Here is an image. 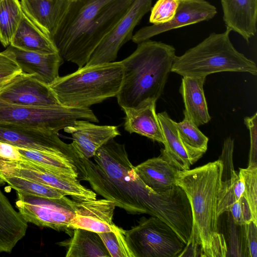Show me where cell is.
Returning a JSON list of instances; mask_svg holds the SVG:
<instances>
[{
  "label": "cell",
  "mask_w": 257,
  "mask_h": 257,
  "mask_svg": "<svg viewBox=\"0 0 257 257\" xmlns=\"http://www.w3.org/2000/svg\"><path fill=\"white\" fill-rule=\"evenodd\" d=\"M135 0H69L51 37L63 60L85 66Z\"/></svg>",
  "instance_id": "6da1fadb"
},
{
  "label": "cell",
  "mask_w": 257,
  "mask_h": 257,
  "mask_svg": "<svg viewBox=\"0 0 257 257\" xmlns=\"http://www.w3.org/2000/svg\"><path fill=\"white\" fill-rule=\"evenodd\" d=\"M223 162L218 160L193 169L179 171L176 184L186 193L192 214V229L187 244L205 257L225 256L223 235L218 228V203L222 185Z\"/></svg>",
  "instance_id": "7a4b0ae2"
},
{
  "label": "cell",
  "mask_w": 257,
  "mask_h": 257,
  "mask_svg": "<svg viewBox=\"0 0 257 257\" xmlns=\"http://www.w3.org/2000/svg\"><path fill=\"white\" fill-rule=\"evenodd\" d=\"M90 159H81L87 181L104 198L127 212L146 214L145 205L151 189L142 181L128 157L124 144L112 139Z\"/></svg>",
  "instance_id": "3957f363"
},
{
  "label": "cell",
  "mask_w": 257,
  "mask_h": 257,
  "mask_svg": "<svg viewBox=\"0 0 257 257\" xmlns=\"http://www.w3.org/2000/svg\"><path fill=\"white\" fill-rule=\"evenodd\" d=\"M175 52L172 45L149 39L139 43L136 50L121 61L123 77L116 97L121 108L160 97L171 72Z\"/></svg>",
  "instance_id": "277c9868"
},
{
  "label": "cell",
  "mask_w": 257,
  "mask_h": 257,
  "mask_svg": "<svg viewBox=\"0 0 257 257\" xmlns=\"http://www.w3.org/2000/svg\"><path fill=\"white\" fill-rule=\"evenodd\" d=\"M121 61L85 65L76 71L59 76L49 85L59 103L76 108H89L116 97L121 85Z\"/></svg>",
  "instance_id": "5b68a950"
},
{
  "label": "cell",
  "mask_w": 257,
  "mask_h": 257,
  "mask_svg": "<svg viewBox=\"0 0 257 257\" xmlns=\"http://www.w3.org/2000/svg\"><path fill=\"white\" fill-rule=\"evenodd\" d=\"M231 31L211 33L183 55L176 56L171 71L182 76L206 77L220 72L257 74L254 61L238 52L230 39Z\"/></svg>",
  "instance_id": "8992f818"
},
{
  "label": "cell",
  "mask_w": 257,
  "mask_h": 257,
  "mask_svg": "<svg viewBox=\"0 0 257 257\" xmlns=\"http://www.w3.org/2000/svg\"><path fill=\"white\" fill-rule=\"evenodd\" d=\"M77 119L99 122L90 108L71 107L61 104L18 106L0 102V122L59 133Z\"/></svg>",
  "instance_id": "52a82bcc"
},
{
  "label": "cell",
  "mask_w": 257,
  "mask_h": 257,
  "mask_svg": "<svg viewBox=\"0 0 257 257\" xmlns=\"http://www.w3.org/2000/svg\"><path fill=\"white\" fill-rule=\"evenodd\" d=\"M126 243L134 257H177L186 244L166 223L152 216L141 218L125 230Z\"/></svg>",
  "instance_id": "ba28073f"
},
{
  "label": "cell",
  "mask_w": 257,
  "mask_h": 257,
  "mask_svg": "<svg viewBox=\"0 0 257 257\" xmlns=\"http://www.w3.org/2000/svg\"><path fill=\"white\" fill-rule=\"evenodd\" d=\"M16 207L28 223L36 226L64 231L70 236L69 228L75 215L76 200L67 196L60 199H48L17 192Z\"/></svg>",
  "instance_id": "9c48e42d"
},
{
  "label": "cell",
  "mask_w": 257,
  "mask_h": 257,
  "mask_svg": "<svg viewBox=\"0 0 257 257\" xmlns=\"http://www.w3.org/2000/svg\"><path fill=\"white\" fill-rule=\"evenodd\" d=\"M0 173L43 183L75 200L96 199V194L83 186L78 179L55 173L25 159L12 161L0 158Z\"/></svg>",
  "instance_id": "30bf717a"
},
{
  "label": "cell",
  "mask_w": 257,
  "mask_h": 257,
  "mask_svg": "<svg viewBox=\"0 0 257 257\" xmlns=\"http://www.w3.org/2000/svg\"><path fill=\"white\" fill-rule=\"evenodd\" d=\"M153 0H135L127 12L97 46L85 65L112 62L120 48L132 39L135 27L152 8Z\"/></svg>",
  "instance_id": "8fae6325"
},
{
  "label": "cell",
  "mask_w": 257,
  "mask_h": 257,
  "mask_svg": "<svg viewBox=\"0 0 257 257\" xmlns=\"http://www.w3.org/2000/svg\"><path fill=\"white\" fill-rule=\"evenodd\" d=\"M0 142L21 148L78 157L71 144L64 143L59 137L58 133L52 131L0 122Z\"/></svg>",
  "instance_id": "7c38bea8"
},
{
  "label": "cell",
  "mask_w": 257,
  "mask_h": 257,
  "mask_svg": "<svg viewBox=\"0 0 257 257\" xmlns=\"http://www.w3.org/2000/svg\"><path fill=\"white\" fill-rule=\"evenodd\" d=\"M0 102L18 106L60 104L49 85L21 73L0 90Z\"/></svg>",
  "instance_id": "4fadbf2b"
},
{
  "label": "cell",
  "mask_w": 257,
  "mask_h": 257,
  "mask_svg": "<svg viewBox=\"0 0 257 257\" xmlns=\"http://www.w3.org/2000/svg\"><path fill=\"white\" fill-rule=\"evenodd\" d=\"M217 13L216 8L206 0H179L176 13L170 21L143 27L133 36L132 40L139 44L167 31L209 21Z\"/></svg>",
  "instance_id": "5bb4252c"
},
{
  "label": "cell",
  "mask_w": 257,
  "mask_h": 257,
  "mask_svg": "<svg viewBox=\"0 0 257 257\" xmlns=\"http://www.w3.org/2000/svg\"><path fill=\"white\" fill-rule=\"evenodd\" d=\"M72 136L71 146L80 159H90L112 139L120 135L117 126L100 125L84 119L76 120L64 129Z\"/></svg>",
  "instance_id": "9a60e30c"
},
{
  "label": "cell",
  "mask_w": 257,
  "mask_h": 257,
  "mask_svg": "<svg viewBox=\"0 0 257 257\" xmlns=\"http://www.w3.org/2000/svg\"><path fill=\"white\" fill-rule=\"evenodd\" d=\"M116 205L107 199L76 200L75 215L69 228H81L97 233L112 231L116 225L112 218Z\"/></svg>",
  "instance_id": "2e32d148"
},
{
  "label": "cell",
  "mask_w": 257,
  "mask_h": 257,
  "mask_svg": "<svg viewBox=\"0 0 257 257\" xmlns=\"http://www.w3.org/2000/svg\"><path fill=\"white\" fill-rule=\"evenodd\" d=\"M14 55L22 73L33 75L47 85L59 77V70L63 60L59 53H41L18 48L12 45L7 48Z\"/></svg>",
  "instance_id": "e0dca14e"
},
{
  "label": "cell",
  "mask_w": 257,
  "mask_h": 257,
  "mask_svg": "<svg viewBox=\"0 0 257 257\" xmlns=\"http://www.w3.org/2000/svg\"><path fill=\"white\" fill-rule=\"evenodd\" d=\"M223 20L247 43L256 33L257 0H221Z\"/></svg>",
  "instance_id": "ac0fdd59"
},
{
  "label": "cell",
  "mask_w": 257,
  "mask_h": 257,
  "mask_svg": "<svg viewBox=\"0 0 257 257\" xmlns=\"http://www.w3.org/2000/svg\"><path fill=\"white\" fill-rule=\"evenodd\" d=\"M157 100L149 99L136 107L122 108L125 113L124 128L164 144L161 124L156 112Z\"/></svg>",
  "instance_id": "d6986e66"
},
{
  "label": "cell",
  "mask_w": 257,
  "mask_h": 257,
  "mask_svg": "<svg viewBox=\"0 0 257 257\" xmlns=\"http://www.w3.org/2000/svg\"><path fill=\"white\" fill-rule=\"evenodd\" d=\"M69 0H21L24 14L51 39Z\"/></svg>",
  "instance_id": "ffe728a7"
},
{
  "label": "cell",
  "mask_w": 257,
  "mask_h": 257,
  "mask_svg": "<svg viewBox=\"0 0 257 257\" xmlns=\"http://www.w3.org/2000/svg\"><path fill=\"white\" fill-rule=\"evenodd\" d=\"M143 183L157 193L168 190L176 184L179 170L161 155L149 159L135 167Z\"/></svg>",
  "instance_id": "44dd1931"
},
{
  "label": "cell",
  "mask_w": 257,
  "mask_h": 257,
  "mask_svg": "<svg viewBox=\"0 0 257 257\" xmlns=\"http://www.w3.org/2000/svg\"><path fill=\"white\" fill-rule=\"evenodd\" d=\"M206 77L183 76L180 87L185 113L197 126L211 120L204 94L203 85Z\"/></svg>",
  "instance_id": "7402d4cb"
},
{
  "label": "cell",
  "mask_w": 257,
  "mask_h": 257,
  "mask_svg": "<svg viewBox=\"0 0 257 257\" xmlns=\"http://www.w3.org/2000/svg\"><path fill=\"white\" fill-rule=\"evenodd\" d=\"M28 223L0 189V252H11L25 235Z\"/></svg>",
  "instance_id": "603a6c76"
},
{
  "label": "cell",
  "mask_w": 257,
  "mask_h": 257,
  "mask_svg": "<svg viewBox=\"0 0 257 257\" xmlns=\"http://www.w3.org/2000/svg\"><path fill=\"white\" fill-rule=\"evenodd\" d=\"M164 139L161 156L180 171L190 169L191 165L187 153L174 123L166 111L157 114Z\"/></svg>",
  "instance_id": "cb8c5ba5"
},
{
  "label": "cell",
  "mask_w": 257,
  "mask_h": 257,
  "mask_svg": "<svg viewBox=\"0 0 257 257\" xmlns=\"http://www.w3.org/2000/svg\"><path fill=\"white\" fill-rule=\"evenodd\" d=\"M10 45L41 53H58L51 38L34 25L23 12Z\"/></svg>",
  "instance_id": "d4e9b609"
},
{
  "label": "cell",
  "mask_w": 257,
  "mask_h": 257,
  "mask_svg": "<svg viewBox=\"0 0 257 257\" xmlns=\"http://www.w3.org/2000/svg\"><path fill=\"white\" fill-rule=\"evenodd\" d=\"M70 237L57 243L67 248L66 257H110L98 233L77 228Z\"/></svg>",
  "instance_id": "484cf974"
},
{
  "label": "cell",
  "mask_w": 257,
  "mask_h": 257,
  "mask_svg": "<svg viewBox=\"0 0 257 257\" xmlns=\"http://www.w3.org/2000/svg\"><path fill=\"white\" fill-rule=\"evenodd\" d=\"M182 121H174L179 137L191 165L196 163L207 150L209 139L184 113Z\"/></svg>",
  "instance_id": "4316f807"
},
{
  "label": "cell",
  "mask_w": 257,
  "mask_h": 257,
  "mask_svg": "<svg viewBox=\"0 0 257 257\" xmlns=\"http://www.w3.org/2000/svg\"><path fill=\"white\" fill-rule=\"evenodd\" d=\"M23 15L19 0L0 2V42L5 47L11 45Z\"/></svg>",
  "instance_id": "83f0119b"
},
{
  "label": "cell",
  "mask_w": 257,
  "mask_h": 257,
  "mask_svg": "<svg viewBox=\"0 0 257 257\" xmlns=\"http://www.w3.org/2000/svg\"><path fill=\"white\" fill-rule=\"evenodd\" d=\"M1 175L5 182L17 192L48 199H60L67 196L53 187L38 182L19 177Z\"/></svg>",
  "instance_id": "f1b7e54d"
},
{
  "label": "cell",
  "mask_w": 257,
  "mask_h": 257,
  "mask_svg": "<svg viewBox=\"0 0 257 257\" xmlns=\"http://www.w3.org/2000/svg\"><path fill=\"white\" fill-rule=\"evenodd\" d=\"M222 180L218 203L219 216L225 212H228L230 205L244 194L243 180L235 171L229 179Z\"/></svg>",
  "instance_id": "f546056e"
},
{
  "label": "cell",
  "mask_w": 257,
  "mask_h": 257,
  "mask_svg": "<svg viewBox=\"0 0 257 257\" xmlns=\"http://www.w3.org/2000/svg\"><path fill=\"white\" fill-rule=\"evenodd\" d=\"M125 231L116 225L112 231L98 233L110 257H134L126 243Z\"/></svg>",
  "instance_id": "4dcf8cb0"
},
{
  "label": "cell",
  "mask_w": 257,
  "mask_h": 257,
  "mask_svg": "<svg viewBox=\"0 0 257 257\" xmlns=\"http://www.w3.org/2000/svg\"><path fill=\"white\" fill-rule=\"evenodd\" d=\"M238 173L244 185L243 196L250 207L253 222L257 224V165H248L245 168H239Z\"/></svg>",
  "instance_id": "1f68e13d"
},
{
  "label": "cell",
  "mask_w": 257,
  "mask_h": 257,
  "mask_svg": "<svg viewBox=\"0 0 257 257\" xmlns=\"http://www.w3.org/2000/svg\"><path fill=\"white\" fill-rule=\"evenodd\" d=\"M179 0H158L151 8L149 21L152 25H161L170 21L174 17Z\"/></svg>",
  "instance_id": "d6a6232c"
},
{
  "label": "cell",
  "mask_w": 257,
  "mask_h": 257,
  "mask_svg": "<svg viewBox=\"0 0 257 257\" xmlns=\"http://www.w3.org/2000/svg\"><path fill=\"white\" fill-rule=\"evenodd\" d=\"M22 70L14 55L8 49L0 52V90L10 83Z\"/></svg>",
  "instance_id": "836d02e7"
},
{
  "label": "cell",
  "mask_w": 257,
  "mask_h": 257,
  "mask_svg": "<svg viewBox=\"0 0 257 257\" xmlns=\"http://www.w3.org/2000/svg\"><path fill=\"white\" fill-rule=\"evenodd\" d=\"M228 211L231 212L233 221L237 225L242 226L253 221L250 207L243 196L230 205Z\"/></svg>",
  "instance_id": "e575fe53"
},
{
  "label": "cell",
  "mask_w": 257,
  "mask_h": 257,
  "mask_svg": "<svg viewBox=\"0 0 257 257\" xmlns=\"http://www.w3.org/2000/svg\"><path fill=\"white\" fill-rule=\"evenodd\" d=\"M244 122L249 131L250 148L249 165L256 164L257 113L251 116L245 117Z\"/></svg>",
  "instance_id": "d590c367"
},
{
  "label": "cell",
  "mask_w": 257,
  "mask_h": 257,
  "mask_svg": "<svg viewBox=\"0 0 257 257\" xmlns=\"http://www.w3.org/2000/svg\"><path fill=\"white\" fill-rule=\"evenodd\" d=\"M247 256L257 257V224L250 221L244 225Z\"/></svg>",
  "instance_id": "8d00e7d4"
},
{
  "label": "cell",
  "mask_w": 257,
  "mask_h": 257,
  "mask_svg": "<svg viewBox=\"0 0 257 257\" xmlns=\"http://www.w3.org/2000/svg\"><path fill=\"white\" fill-rule=\"evenodd\" d=\"M0 158L7 160L19 161L22 160V156L17 147L0 142Z\"/></svg>",
  "instance_id": "74e56055"
},
{
  "label": "cell",
  "mask_w": 257,
  "mask_h": 257,
  "mask_svg": "<svg viewBox=\"0 0 257 257\" xmlns=\"http://www.w3.org/2000/svg\"><path fill=\"white\" fill-rule=\"evenodd\" d=\"M5 183V182L2 177L1 174L0 173V185H3Z\"/></svg>",
  "instance_id": "f35d334b"
},
{
  "label": "cell",
  "mask_w": 257,
  "mask_h": 257,
  "mask_svg": "<svg viewBox=\"0 0 257 257\" xmlns=\"http://www.w3.org/2000/svg\"><path fill=\"white\" fill-rule=\"evenodd\" d=\"M2 1H3V0H0V2H2Z\"/></svg>",
  "instance_id": "ab89813d"
}]
</instances>
